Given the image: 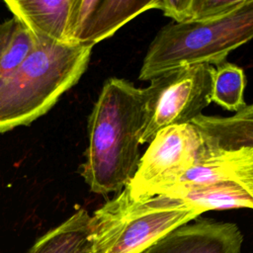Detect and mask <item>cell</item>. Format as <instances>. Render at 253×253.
I'll use <instances>...</instances> for the list:
<instances>
[{
  "instance_id": "obj_4",
  "label": "cell",
  "mask_w": 253,
  "mask_h": 253,
  "mask_svg": "<svg viewBox=\"0 0 253 253\" xmlns=\"http://www.w3.org/2000/svg\"><path fill=\"white\" fill-rule=\"evenodd\" d=\"M252 39L253 0H244L237 9L214 21L170 23L151 42L138 79L150 81L187 65H216Z\"/></svg>"
},
{
  "instance_id": "obj_9",
  "label": "cell",
  "mask_w": 253,
  "mask_h": 253,
  "mask_svg": "<svg viewBox=\"0 0 253 253\" xmlns=\"http://www.w3.org/2000/svg\"><path fill=\"white\" fill-rule=\"evenodd\" d=\"M242 242L235 223L202 218L171 230L141 253H241Z\"/></svg>"
},
{
  "instance_id": "obj_6",
  "label": "cell",
  "mask_w": 253,
  "mask_h": 253,
  "mask_svg": "<svg viewBox=\"0 0 253 253\" xmlns=\"http://www.w3.org/2000/svg\"><path fill=\"white\" fill-rule=\"evenodd\" d=\"M211 69L208 63L187 65L150 80L148 118L139 143L150 142L162 128L190 124L211 103Z\"/></svg>"
},
{
  "instance_id": "obj_14",
  "label": "cell",
  "mask_w": 253,
  "mask_h": 253,
  "mask_svg": "<svg viewBox=\"0 0 253 253\" xmlns=\"http://www.w3.org/2000/svg\"><path fill=\"white\" fill-rule=\"evenodd\" d=\"M37 42L28 28L16 18L0 23V78L23 62Z\"/></svg>"
},
{
  "instance_id": "obj_11",
  "label": "cell",
  "mask_w": 253,
  "mask_h": 253,
  "mask_svg": "<svg viewBox=\"0 0 253 253\" xmlns=\"http://www.w3.org/2000/svg\"><path fill=\"white\" fill-rule=\"evenodd\" d=\"M191 124L199 129L208 146L223 149L240 146L253 148V104L229 117L201 114Z\"/></svg>"
},
{
  "instance_id": "obj_8",
  "label": "cell",
  "mask_w": 253,
  "mask_h": 253,
  "mask_svg": "<svg viewBox=\"0 0 253 253\" xmlns=\"http://www.w3.org/2000/svg\"><path fill=\"white\" fill-rule=\"evenodd\" d=\"M157 0H74L70 43L93 47L137 15L156 8Z\"/></svg>"
},
{
  "instance_id": "obj_10",
  "label": "cell",
  "mask_w": 253,
  "mask_h": 253,
  "mask_svg": "<svg viewBox=\"0 0 253 253\" xmlns=\"http://www.w3.org/2000/svg\"><path fill=\"white\" fill-rule=\"evenodd\" d=\"M5 5L38 41L71 44L74 0H9Z\"/></svg>"
},
{
  "instance_id": "obj_15",
  "label": "cell",
  "mask_w": 253,
  "mask_h": 253,
  "mask_svg": "<svg viewBox=\"0 0 253 253\" xmlns=\"http://www.w3.org/2000/svg\"><path fill=\"white\" fill-rule=\"evenodd\" d=\"M244 0H190L186 23H203L220 19L237 9Z\"/></svg>"
},
{
  "instance_id": "obj_1",
  "label": "cell",
  "mask_w": 253,
  "mask_h": 253,
  "mask_svg": "<svg viewBox=\"0 0 253 253\" xmlns=\"http://www.w3.org/2000/svg\"><path fill=\"white\" fill-rule=\"evenodd\" d=\"M148 88L109 78L88 121L89 142L80 173L99 195L119 194L133 178L140 160L139 139L148 118Z\"/></svg>"
},
{
  "instance_id": "obj_7",
  "label": "cell",
  "mask_w": 253,
  "mask_h": 253,
  "mask_svg": "<svg viewBox=\"0 0 253 253\" xmlns=\"http://www.w3.org/2000/svg\"><path fill=\"white\" fill-rule=\"evenodd\" d=\"M204 144L201 132L191 123L160 129L126 185L131 196L139 199L164 195L193 166Z\"/></svg>"
},
{
  "instance_id": "obj_5",
  "label": "cell",
  "mask_w": 253,
  "mask_h": 253,
  "mask_svg": "<svg viewBox=\"0 0 253 253\" xmlns=\"http://www.w3.org/2000/svg\"><path fill=\"white\" fill-rule=\"evenodd\" d=\"M164 195L181 199L203 213L253 210V148L223 149L205 143L193 166Z\"/></svg>"
},
{
  "instance_id": "obj_2",
  "label": "cell",
  "mask_w": 253,
  "mask_h": 253,
  "mask_svg": "<svg viewBox=\"0 0 253 253\" xmlns=\"http://www.w3.org/2000/svg\"><path fill=\"white\" fill-rule=\"evenodd\" d=\"M91 50L90 46L38 41L27 58L0 78V132L27 126L49 111L79 81Z\"/></svg>"
},
{
  "instance_id": "obj_3",
  "label": "cell",
  "mask_w": 253,
  "mask_h": 253,
  "mask_svg": "<svg viewBox=\"0 0 253 253\" xmlns=\"http://www.w3.org/2000/svg\"><path fill=\"white\" fill-rule=\"evenodd\" d=\"M203 212L181 199H135L126 186L90 216L89 253H141Z\"/></svg>"
},
{
  "instance_id": "obj_13",
  "label": "cell",
  "mask_w": 253,
  "mask_h": 253,
  "mask_svg": "<svg viewBox=\"0 0 253 253\" xmlns=\"http://www.w3.org/2000/svg\"><path fill=\"white\" fill-rule=\"evenodd\" d=\"M246 77L238 65L226 60L212 66L211 101L230 112H239L247 105L244 100Z\"/></svg>"
},
{
  "instance_id": "obj_12",
  "label": "cell",
  "mask_w": 253,
  "mask_h": 253,
  "mask_svg": "<svg viewBox=\"0 0 253 253\" xmlns=\"http://www.w3.org/2000/svg\"><path fill=\"white\" fill-rule=\"evenodd\" d=\"M90 214L80 209L42 235L27 253H89Z\"/></svg>"
}]
</instances>
